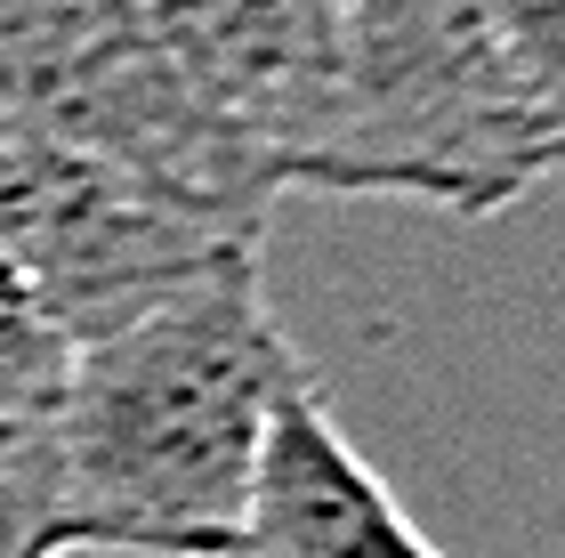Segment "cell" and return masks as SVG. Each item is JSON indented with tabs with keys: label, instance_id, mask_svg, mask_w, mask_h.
Segmentation results:
<instances>
[{
	"label": "cell",
	"instance_id": "cell-9",
	"mask_svg": "<svg viewBox=\"0 0 565 558\" xmlns=\"http://www.w3.org/2000/svg\"><path fill=\"white\" fill-rule=\"evenodd\" d=\"M493 17H501L525 82L542 90V106H550L557 138H565V0H493Z\"/></svg>",
	"mask_w": 565,
	"mask_h": 558
},
{
	"label": "cell",
	"instance_id": "cell-1",
	"mask_svg": "<svg viewBox=\"0 0 565 558\" xmlns=\"http://www.w3.org/2000/svg\"><path fill=\"white\" fill-rule=\"evenodd\" d=\"M299 389H316V372L259 292V251H226L162 308L82 340L49 413L65 543L226 558L267 421Z\"/></svg>",
	"mask_w": 565,
	"mask_h": 558
},
{
	"label": "cell",
	"instance_id": "cell-4",
	"mask_svg": "<svg viewBox=\"0 0 565 558\" xmlns=\"http://www.w3.org/2000/svg\"><path fill=\"white\" fill-rule=\"evenodd\" d=\"M226 251L259 243L211 235L202 219L146 194L130 170L97 162L0 106V260L33 284L65 348L162 308L170 292L211 275Z\"/></svg>",
	"mask_w": 565,
	"mask_h": 558
},
{
	"label": "cell",
	"instance_id": "cell-3",
	"mask_svg": "<svg viewBox=\"0 0 565 558\" xmlns=\"http://www.w3.org/2000/svg\"><path fill=\"white\" fill-rule=\"evenodd\" d=\"M0 106L130 170L226 243L267 235L275 187L202 122L146 24V0H0Z\"/></svg>",
	"mask_w": 565,
	"mask_h": 558
},
{
	"label": "cell",
	"instance_id": "cell-2",
	"mask_svg": "<svg viewBox=\"0 0 565 558\" xmlns=\"http://www.w3.org/2000/svg\"><path fill=\"white\" fill-rule=\"evenodd\" d=\"M340 138L323 194H396L493 219L565 170L493 0H331Z\"/></svg>",
	"mask_w": 565,
	"mask_h": 558
},
{
	"label": "cell",
	"instance_id": "cell-5",
	"mask_svg": "<svg viewBox=\"0 0 565 558\" xmlns=\"http://www.w3.org/2000/svg\"><path fill=\"white\" fill-rule=\"evenodd\" d=\"M202 122L275 194H323L340 138V17L331 0H146Z\"/></svg>",
	"mask_w": 565,
	"mask_h": 558
},
{
	"label": "cell",
	"instance_id": "cell-8",
	"mask_svg": "<svg viewBox=\"0 0 565 558\" xmlns=\"http://www.w3.org/2000/svg\"><path fill=\"white\" fill-rule=\"evenodd\" d=\"M65 518H57V453L49 421L0 429V558H65Z\"/></svg>",
	"mask_w": 565,
	"mask_h": 558
},
{
	"label": "cell",
	"instance_id": "cell-7",
	"mask_svg": "<svg viewBox=\"0 0 565 558\" xmlns=\"http://www.w3.org/2000/svg\"><path fill=\"white\" fill-rule=\"evenodd\" d=\"M65 365H73L65 333L41 316L33 284L0 260V429H33V421L57 413Z\"/></svg>",
	"mask_w": 565,
	"mask_h": 558
},
{
	"label": "cell",
	"instance_id": "cell-6",
	"mask_svg": "<svg viewBox=\"0 0 565 558\" xmlns=\"http://www.w3.org/2000/svg\"><path fill=\"white\" fill-rule=\"evenodd\" d=\"M226 558H445V550L404 518V502L348 445L331 404L299 389L267 421L250 510Z\"/></svg>",
	"mask_w": 565,
	"mask_h": 558
}]
</instances>
